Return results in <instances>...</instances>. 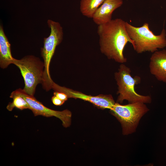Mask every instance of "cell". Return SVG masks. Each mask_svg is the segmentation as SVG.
<instances>
[{"mask_svg": "<svg viewBox=\"0 0 166 166\" xmlns=\"http://www.w3.org/2000/svg\"><path fill=\"white\" fill-rule=\"evenodd\" d=\"M13 64L20 69L23 77L25 82L23 89L29 95L34 96L37 85L42 84L43 81L44 62L34 56L28 55L21 59L14 58Z\"/></svg>", "mask_w": 166, "mask_h": 166, "instance_id": "cell-5", "label": "cell"}, {"mask_svg": "<svg viewBox=\"0 0 166 166\" xmlns=\"http://www.w3.org/2000/svg\"><path fill=\"white\" fill-rule=\"evenodd\" d=\"M13 92L25 99L29 105L30 109L32 111L34 116H42L46 117H55L61 121L62 125L64 127L67 128L70 125L72 113L70 111L65 109L59 111L49 109L38 101L34 96L29 95L21 88L17 89Z\"/></svg>", "mask_w": 166, "mask_h": 166, "instance_id": "cell-7", "label": "cell"}, {"mask_svg": "<svg viewBox=\"0 0 166 166\" xmlns=\"http://www.w3.org/2000/svg\"><path fill=\"white\" fill-rule=\"evenodd\" d=\"M105 0H81L80 9L85 16L92 18L98 8Z\"/></svg>", "mask_w": 166, "mask_h": 166, "instance_id": "cell-12", "label": "cell"}, {"mask_svg": "<svg viewBox=\"0 0 166 166\" xmlns=\"http://www.w3.org/2000/svg\"><path fill=\"white\" fill-rule=\"evenodd\" d=\"M51 101L53 103L57 106H60L63 105L65 102L63 101L56 96L53 95L51 98Z\"/></svg>", "mask_w": 166, "mask_h": 166, "instance_id": "cell-15", "label": "cell"}, {"mask_svg": "<svg viewBox=\"0 0 166 166\" xmlns=\"http://www.w3.org/2000/svg\"><path fill=\"white\" fill-rule=\"evenodd\" d=\"M52 88L55 91L61 92L66 94L68 98H78L87 101L102 109H110L115 104L113 98L111 95H101L97 96L87 95L64 87L60 86L54 82Z\"/></svg>", "mask_w": 166, "mask_h": 166, "instance_id": "cell-8", "label": "cell"}, {"mask_svg": "<svg viewBox=\"0 0 166 166\" xmlns=\"http://www.w3.org/2000/svg\"><path fill=\"white\" fill-rule=\"evenodd\" d=\"M121 123L124 135L135 132L141 117L149 110L145 103L138 102L121 105L115 103L110 109Z\"/></svg>", "mask_w": 166, "mask_h": 166, "instance_id": "cell-4", "label": "cell"}, {"mask_svg": "<svg viewBox=\"0 0 166 166\" xmlns=\"http://www.w3.org/2000/svg\"><path fill=\"white\" fill-rule=\"evenodd\" d=\"M129 67L121 64L118 71L115 73V78L118 86L117 94H119L117 102L122 103L124 100L128 103L140 102L150 103L152 98L150 96L142 95L138 93L135 90L136 85L140 83L141 78L136 76L132 77Z\"/></svg>", "mask_w": 166, "mask_h": 166, "instance_id": "cell-3", "label": "cell"}, {"mask_svg": "<svg viewBox=\"0 0 166 166\" xmlns=\"http://www.w3.org/2000/svg\"><path fill=\"white\" fill-rule=\"evenodd\" d=\"M47 23L50 29V33L48 37L44 38L43 47L41 49V54L44 64L43 80L42 84L43 89L46 91L52 89L53 82L49 73L50 64L56 47L62 42L63 36L62 28L59 22L49 20Z\"/></svg>", "mask_w": 166, "mask_h": 166, "instance_id": "cell-6", "label": "cell"}, {"mask_svg": "<svg viewBox=\"0 0 166 166\" xmlns=\"http://www.w3.org/2000/svg\"><path fill=\"white\" fill-rule=\"evenodd\" d=\"M125 22L121 18H117L98 25L97 29L102 53L109 59L121 64L127 61L123 54L126 45L128 42L133 45L127 33Z\"/></svg>", "mask_w": 166, "mask_h": 166, "instance_id": "cell-1", "label": "cell"}, {"mask_svg": "<svg viewBox=\"0 0 166 166\" xmlns=\"http://www.w3.org/2000/svg\"><path fill=\"white\" fill-rule=\"evenodd\" d=\"M123 3L122 0H105L93 15V21L98 26L109 22L113 12Z\"/></svg>", "mask_w": 166, "mask_h": 166, "instance_id": "cell-10", "label": "cell"}, {"mask_svg": "<svg viewBox=\"0 0 166 166\" xmlns=\"http://www.w3.org/2000/svg\"><path fill=\"white\" fill-rule=\"evenodd\" d=\"M14 58L12 55L10 44L6 36L2 26H0V66L6 68L13 63Z\"/></svg>", "mask_w": 166, "mask_h": 166, "instance_id": "cell-11", "label": "cell"}, {"mask_svg": "<svg viewBox=\"0 0 166 166\" xmlns=\"http://www.w3.org/2000/svg\"><path fill=\"white\" fill-rule=\"evenodd\" d=\"M125 25L127 33L133 42V49L137 53L146 52L153 53L158 49L166 47V31L164 28L160 34L156 35L150 30L147 23L139 27L133 26L127 22Z\"/></svg>", "mask_w": 166, "mask_h": 166, "instance_id": "cell-2", "label": "cell"}, {"mask_svg": "<svg viewBox=\"0 0 166 166\" xmlns=\"http://www.w3.org/2000/svg\"><path fill=\"white\" fill-rule=\"evenodd\" d=\"M10 97L13 99V101L9 103L6 106L7 109L12 111L14 108H16L20 110L30 109V106L25 99L21 96L14 93H11Z\"/></svg>", "mask_w": 166, "mask_h": 166, "instance_id": "cell-13", "label": "cell"}, {"mask_svg": "<svg viewBox=\"0 0 166 166\" xmlns=\"http://www.w3.org/2000/svg\"><path fill=\"white\" fill-rule=\"evenodd\" d=\"M151 73L158 81L166 83V49L153 53L150 59Z\"/></svg>", "mask_w": 166, "mask_h": 166, "instance_id": "cell-9", "label": "cell"}, {"mask_svg": "<svg viewBox=\"0 0 166 166\" xmlns=\"http://www.w3.org/2000/svg\"><path fill=\"white\" fill-rule=\"evenodd\" d=\"M53 95L56 96L59 99L65 102L68 98L67 95L62 92L55 91L53 93Z\"/></svg>", "mask_w": 166, "mask_h": 166, "instance_id": "cell-14", "label": "cell"}]
</instances>
